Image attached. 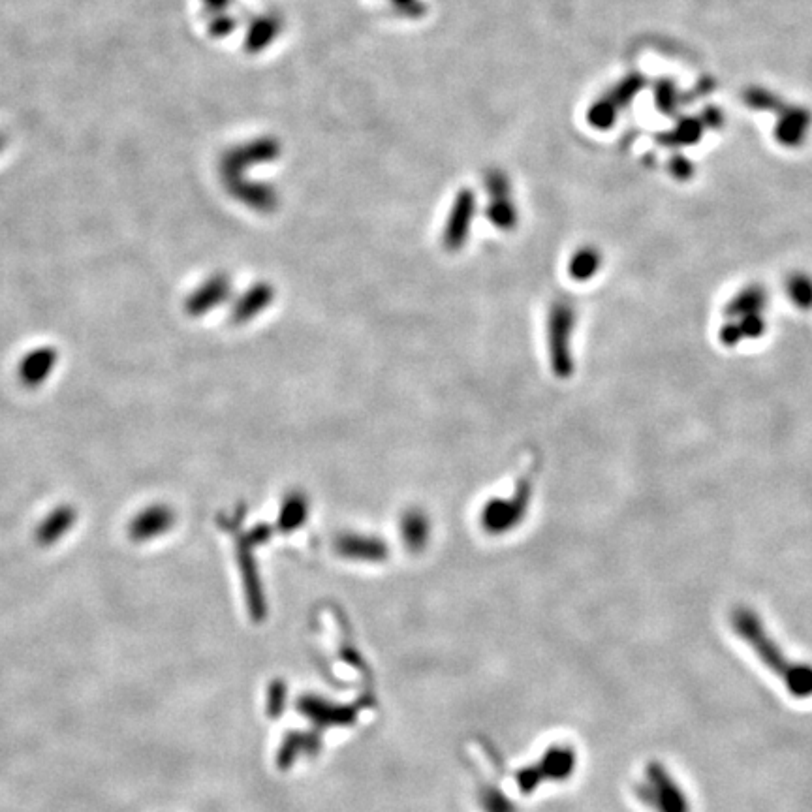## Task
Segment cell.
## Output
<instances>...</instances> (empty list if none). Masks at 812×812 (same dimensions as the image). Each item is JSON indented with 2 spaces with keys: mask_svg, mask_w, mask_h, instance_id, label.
<instances>
[{
  "mask_svg": "<svg viewBox=\"0 0 812 812\" xmlns=\"http://www.w3.org/2000/svg\"><path fill=\"white\" fill-rule=\"evenodd\" d=\"M536 767L542 779L566 781L576 771V750L566 745H555L547 749L542 762Z\"/></svg>",
  "mask_w": 812,
  "mask_h": 812,
  "instance_id": "30bf717a",
  "label": "cell"
},
{
  "mask_svg": "<svg viewBox=\"0 0 812 812\" xmlns=\"http://www.w3.org/2000/svg\"><path fill=\"white\" fill-rule=\"evenodd\" d=\"M252 547L254 546L250 544L247 538H239V536H237V557H239L241 572H243L247 602H249L252 619L260 621V619L266 615V602H264V593H262V583H260V578H258L256 561H254V557H252Z\"/></svg>",
  "mask_w": 812,
  "mask_h": 812,
  "instance_id": "5b68a950",
  "label": "cell"
},
{
  "mask_svg": "<svg viewBox=\"0 0 812 812\" xmlns=\"http://www.w3.org/2000/svg\"><path fill=\"white\" fill-rule=\"evenodd\" d=\"M732 626L735 634L750 645V649L762 660V664L775 673L788 692L807 700L812 696V666L807 662H794L784 655L777 641L773 640L762 625L760 617L749 608H737L732 613Z\"/></svg>",
  "mask_w": 812,
  "mask_h": 812,
  "instance_id": "6da1fadb",
  "label": "cell"
},
{
  "mask_svg": "<svg viewBox=\"0 0 812 812\" xmlns=\"http://www.w3.org/2000/svg\"><path fill=\"white\" fill-rule=\"evenodd\" d=\"M307 516H309V502L303 495L292 493L282 502L279 529L284 532L296 531L305 523Z\"/></svg>",
  "mask_w": 812,
  "mask_h": 812,
  "instance_id": "2e32d148",
  "label": "cell"
},
{
  "mask_svg": "<svg viewBox=\"0 0 812 812\" xmlns=\"http://www.w3.org/2000/svg\"><path fill=\"white\" fill-rule=\"evenodd\" d=\"M811 125L809 113L803 110L786 111L777 125V140L786 147H796L805 140L807 128Z\"/></svg>",
  "mask_w": 812,
  "mask_h": 812,
  "instance_id": "5bb4252c",
  "label": "cell"
},
{
  "mask_svg": "<svg viewBox=\"0 0 812 812\" xmlns=\"http://www.w3.org/2000/svg\"><path fill=\"white\" fill-rule=\"evenodd\" d=\"M600 264V258L593 249L579 250L578 254L570 262V275L578 281L593 277L596 267Z\"/></svg>",
  "mask_w": 812,
  "mask_h": 812,
  "instance_id": "d6986e66",
  "label": "cell"
},
{
  "mask_svg": "<svg viewBox=\"0 0 812 812\" xmlns=\"http://www.w3.org/2000/svg\"><path fill=\"white\" fill-rule=\"evenodd\" d=\"M634 792L643 805L655 812H690L685 790L660 762H649L645 766V781L638 782Z\"/></svg>",
  "mask_w": 812,
  "mask_h": 812,
  "instance_id": "7a4b0ae2",
  "label": "cell"
},
{
  "mask_svg": "<svg viewBox=\"0 0 812 812\" xmlns=\"http://www.w3.org/2000/svg\"><path fill=\"white\" fill-rule=\"evenodd\" d=\"M230 296V281L226 277H213L188 297L187 311L192 316H202L207 311L217 309L224 299Z\"/></svg>",
  "mask_w": 812,
  "mask_h": 812,
  "instance_id": "9c48e42d",
  "label": "cell"
},
{
  "mask_svg": "<svg viewBox=\"0 0 812 812\" xmlns=\"http://www.w3.org/2000/svg\"><path fill=\"white\" fill-rule=\"evenodd\" d=\"M574 328V309L568 303H555L549 314V352L557 375H570V335Z\"/></svg>",
  "mask_w": 812,
  "mask_h": 812,
  "instance_id": "277c9868",
  "label": "cell"
},
{
  "mask_svg": "<svg viewBox=\"0 0 812 812\" xmlns=\"http://www.w3.org/2000/svg\"><path fill=\"white\" fill-rule=\"evenodd\" d=\"M271 301H273V288L269 284H254L249 292L235 303L232 320L235 324H245L256 314L262 313Z\"/></svg>",
  "mask_w": 812,
  "mask_h": 812,
  "instance_id": "7c38bea8",
  "label": "cell"
},
{
  "mask_svg": "<svg viewBox=\"0 0 812 812\" xmlns=\"http://www.w3.org/2000/svg\"><path fill=\"white\" fill-rule=\"evenodd\" d=\"M640 89L641 79L638 78V76H632V78L625 79V81L619 85V91L615 93V96H613L611 100L617 104V108H621L630 98H634Z\"/></svg>",
  "mask_w": 812,
  "mask_h": 812,
  "instance_id": "44dd1931",
  "label": "cell"
},
{
  "mask_svg": "<svg viewBox=\"0 0 812 812\" xmlns=\"http://www.w3.org/2000/svg\"><path fill=\"white\" fill-rule=\"evenodd\" d=\"M76 517H78V514L70 506H61V508L53 510V514L47 517L46 521L40 525L38 532H36V538H38L40 546H51L59 538H63L64 534L70 531V527L74 525Z\"/></svg>",
  "mask_w": 812,
  "mask_h": 812,
  "instance_id": "4fadbf2b",
  "label": "cell"
},
{
  "mask_svg": "<svg viewBox=\"0 0 812 812\" xmlns=\"http://www.w3.org/2000/svg\"><path fill=\"white\" fill-rule=\"evenodd\" d=\"M335 551L343 559L363 563H382L388 559V546L378 538L363 534H341L335 540Z\"/></svg>",
  "mask_w": 812,
  "mask_h": 812,
  "instance_id": "52a82bcc",
  "label": "cell"
},
{
  "mask_svg": "<svg viewBox=\"0 0 812 812\" xmlns=\"http://www.w3.org/2000/svg\"><path fill=\"white\" fill-rule=\"evenodd\" d=\"M175 521V514L168 506H151L145 508L140 516L134 517L130 523V536L136 542H145L151 538H157L160 534L170 531Z\"/></svg>",
  "mask_w": 812,
  "mask_h": 812,
  "instance_id": "ba28073f",
  "label": "cell"
},
{
  "mask_svg": "<svg viewBox=\"0 0 812 812\" xmlns=\"http://www.w3.org/2000/svg\"><path fill=\"white\" fill-rule=\"evenodd\" d=\"M397 4H401V6H406V4H410V2H414V0H395Z\"/></svg>",
  "mask_w": 812,
  "mask_h": 812,
  "instance_id": "603a6c76",
  "label": "cell"
},
{
  "mask_svg": "<svg viewBox=\"0 0 812 812\" xmlns=\"http://www.w3.org/2000/svg\"><path fill=\"white\" fill-rule=\"evenodd\" d=\"M279 31H281V21L277 17H264L258 23H254L250 29V51H260L267 47L269 42H273L277 38Z\"/></svg>",
  "mask_w": 812,
  "mask_h": 812,
  "instance_id": "ac0fdd59",
  "label": "cell"
},
{
  "mask_svg": "<svg viewBox=\"0 0 812 812\" xmlns=\"http://www.w3.org/2000/svg\"><path fill=\"white\" fill-rule=\"evenodd\" d=\"M429 521L422 512L418 510H410L406 512L403 519H401V536L403 542L410 551H422L423 547L427 546L429 540Z\"/></svg>",
  "mask_w": 812,
  "mask_h": 812,
  "instance_id": "9a60e30c",
  "label": "cell"
},
{
  "mask_svg": "<svg viewBox=\"0 0 812 812\" xmlns=\"http://www.w3.org/2000/svg\"><path fill=\"white\" fill-rule=\"evenodd\" d=\"M57 361V352L53 348H38L31 352L29 356H25V360L21 363V380L27 386H40L42 382H46L47 376L53 371Z\"/></svg>",
  "mask_w": 812,
  "mask_h": 812,
  "instance_id": "8fae6325",
  "label": "cell"
},
{
  "mask_svg": "<svg viewBox=\"0 0 812 812\" xmlns=\"http://www.w3.org/2000/svg\"><path fill=\"white\" fill-rule=\"evenodd\" d=\"M474 217V194L472 190H461L453 203L452 213L444 230V247L448 250H459L470 232V222Z\"/></svg>",
  "mask_w": 812,
  "mask_h": 812,
  "instance_id": "8992f818",
  "label": "cell"
},
{
  "mask_svg": "<svg viewBox=\"0 0 812 812\" xmlns=\"http://www.w3.org/2000/svg\"><path fill=\"white\" fill-rule=\"evenodd\" d=\"M282 696H284V692H282L281 683H275V685L271 687V694H269V713L279 715Z\"/></svg>",
  "mask_w": 812,
  "mask_h": 812,
  "instance_id": "7402d4cb",
  "label": "cell"
},
{
  "mask_svg": "<svg viewBox=\"0 0 812 812\" xmlns=\"http://www.w3.org/2000/svg\"><path fill=\"white\" fill-rule=\"evenodd\" d=\"M487 219L499 230H514L517 224V211L516 205L510 202V196L493 198V202L487 207Z\"/></svg>",
  "mask_w": 812,
  "mask_h": 812,
  "instance_id": "e0dca14e",
  "label": "cell"
},
{
  "mask_svg": "<svg viewBox=\"0 0 812 812\" xmlns=\"http://www.w3.org/2000/svg\"><path fill=\"white\" fill-rule=\"evenodd\" d=\"M531 485V476H523L512 499L491 500L482 514V527L485 531L489 534H504L516 529L529 506Z\"/></svg>",
  "mask_w": 812,
  "mask_h": 812,
  "instance_id": "3957f363",
  "label": "cell"
},
{
  "mask_svg": "<svg viewBox=\"0 0 812 812\" xmlns=\"http://www.w3.org/2000/svg\"><path fill=\"white\" fill-rule=\"evenodd\" d=\"M617 113H619V108H617V104L613 102V100H608V98H604V100H598V102H594L593 106H591V110H589V123L591 125L596 126V128H602V130H606L609 126L615 123V119H617Z\"/></svg>",
  "mask_w": 812,
  "mask_h": 812,
  "instance_id": "ffe728a7",
  "label": "cell"
}]
</instances>
